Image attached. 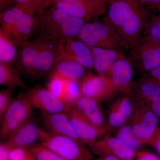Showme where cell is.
Wrapping results in <instances>:
<instances>
[{"instance_id": "6da1fadb", "label": "cell", "mask_w": 160, "mask_h": 160, "mask_svg": "<svg viewBox=\"0 0 160 160\" xmlns=\"http://www.w3.org/2000/svg\"><path fill=\"white\" fill-rule=\"evenodd\" d=\"M150 15L137 0H115L109 4L102 19L131 49L142 37Z\"/></svg>"}, {"instance_id": "7a4b0ae2", "label": "cell", "mask_w": 160, "mask_h": 160, "mask_svg": "<svg viewBox=\"0 0 160 160\" xmlns=\"http://www.w3.org/2000/svg\"><path fill=\"white\" fill-rule=\"evenodd\" d=\"M36 15L39 21L38 31L40 38L56 42L78 36L82 27L87 22L52 6Z\"/></svg>"}, {"instance_id": "3957f363", "label": "cell", "mask_w": 160, "mask_h": 160, "mask_svg": "<svg viewBox=\"0 0 160 160\" xmlns=\"http://www.w3.org/2000/svg\"><path fill=\"white\" fill-rule=\"evenodd\" d=\"M78 39L89 47L122 51L129 49L128 46L110 25L102 19L87 22L82 27Z\"/></svg>"}, {"instance_id": "277c9868", "label": "cell", "mask_w": 160, "mask_h": 160, "mask_svg": "<svg viewBox=\"0 0 160 160\" xmlns=\"http://www.w3.org/2000/svg\"><path fill=\"white\" fill-rule=\"evenodd\" d=\"M39 143L65 160H93L94 158L88 146L69 137L46 132Z\"/></svg>"}, {"instance_id": "5b68a950", "label": "cell", "mask_w": 160, "mask_h": 160, "mask_svg": "<svg viewBox=\"0 0 160 160\" xmlns=\"http://www.w3.org/2000/svg\"><path fill=\"white\" fill-rule=\"evenodd\" d=\"M33 107L25 93H19L7 109L1 121L0 138H7L32 118Z\"/></svg>"}, {"instance_id": "8992f818", "label": "cell", "mask_w": 160, "mask_h": 160, "mask_svg": "<svg viewBox=\"0 0 160 160\" xmlns=\"http://www.w3.org/2000/svg\"><path fill=\"white\" fill-rule=\"evenodd\" d=\"M107 4L105 0H80L74 2L57 3L51 6L62 9L73 17L90 22L106 15Z\"/></svg>"}, {"instance_id": "52a82bcc", "label": "cell", "mask_w": 160, "mask_h": 160, "mask_svg": "<svg viewBox=\"0 0 160 160\" xmlns=\"http://www.w3.org/2000/svg\"><path fill=\"white\" fill-rule=\"evenodd\" d=\"M132 59L140 70L150 72L160 66V43L146 37L131 49Z\"/></svg>"}, {"instance_id": "ba28073f", "label": "cell", "mask_w": 160, "mask_h": 160, "mask_svg": "<svg viewBox=\"0 0 160 160\" xmlns=\"http://www.w3.org/2000/svg\"><path fill=\"white\" fill-rule=\"evenodd\" d=\"M64 59L75 61L87 69L93 68V59L90 47L82 41L73 38L58 41V57L54 65Z\"/></svg>"}, {"instance_id": "9c48e42d", "label": "cell", "mask_w": 160, "mask_h": 160, "mask_svg": "<svg viewBox=\"0 0 160 160\" xmlns=\"http://www.w3.org/2000/svg\"><path fill=\"white\" fill-rule=\"evenodd\" d=\"M33 108L49 113L66 112L72 105L57 97L47 88L38 86L29 89L25 93Z\"/></svg>"}, {"instance_id": "30bf717a", "label": "cell", "mask_w": 160, "mask_h": 160, "mask_svg": "<svg viewBox=\"0 0 160 160\" xmlns=\"http://www.w3.org/2000/svg\"><path fill=\"white\" fill-rule=\"evenodd\" d=\"M79 83L83 96L99 102L109 100L117 92L110 80L105 76L87 72Z\"/></svg>"}, {"instance_id": "8fae6325", "label": "cell", "mask_w": 160, "mask_h": 160, "mask_svg": "<svg viewBox=\"0 0 160 160\" xmlns=\"http://www.w3.org/2000/svg\"><path fill=\"white\" fill-rule=\"evenodd\" d=\"M88 147L93 154L98 157L113 156L121 160L133 159L137 152L118 138L107 134Z\"/></svg>"}, {"instance_id": "7c38bea8", "label": "cell", "mask_w": 160, "mask_h": 160, "mask_svg": "<svg viewBox=\"0 0 160 160\" xmlns=\"http://www.w3.org/2000/svg\"><path fill=\"white\" fill-rule=\"evenodd\" d=\"M66 113L79 139L88 147L107 134V129L95 126L73 106Z\"/></svg>"}, {"instance_id": "4fadbf2b", "label": "cell", "mask_w": 160, "mask_h": 160, "mask_svg": "<svg viewBox=\"0 0 160 160\" xmlns=\"http://www.w3.org/2000/svg\"><path fill=\"white\" fill-rule=\"evenodd\" d=\"M46 132L31 118L3 141L12 148H27L40 142Z\"/></svg>"}, {"instance_id": "5bb4252c", "label": "cell", "mask_w": 160, "mask_h": 160, "mask_svg": "<svg viewBox=\"0 0 160 160\" xmlns=\"http://www.w3.org/2000/svg\"><path fill=\"white\" fill-rule=\"evenodd\" d=\"M134 75L132 66L127 58L119 60L111 66L105 76L111 82L115 91L126 95L132 93V81Z\"/></svg>"}, {"instance_id": "9a60e30c", "label": "cell", "mask_w": 160, "mask_h": 160, "mask_svg": "<svg viewBox=\"0 0 160 160\" xmlns=\"http://www.w3.org/2000/svg\"><path fill=\"white\" fill-rule=\"evenodd\" d=\"M40 118L49 133L69 137L81 142L66 112L49 113L41 112Z\"/></svg>"}, {"instance_id": "2e32d148", "label": "cell", "mask_w": 160, "mask_h": 160, "mask_svg": "<svg viewBox=\"0 0 160 160\" xmlns=\"http://www.w3.org/2000/svg\"><path fill=\"white\" fill-rule=\"evenodd\" d=\"M40 39L39 51L32 76L39 78L51 70L57 58L58 41Z\"/></svg>"}, {"instance_id": "e0dca14e", "label": "cell", "mask_w": 160, "mask_h": 160, "mask_svg": "<svg viewBox=\"0 0 160 160\" xmlns=\"http://www.w3.org/2000/svg\"><path fill=\"white\" fill-rule=\"evenodd\" d=\"M40 46V38L27 41L20 46L17 62L19 71L32 76L37 61Z\"/></svg>"}, {"instance_id": "ac0fdd59", "label": "cell", "mask_w": 160, "mask_h": 160, "mask_svg": "<svg viewBox=\"0 0 160 160\" xmlns=\"http://www.w3.org/2000/svg\"><path fill=\"white\" fill-rule=\"evenodd\" d=\"M72 106L95 126L107 129L105 115L99 102L82 96Z\"/></svg>"}, {"instance_id": "d6986e66", "label": "cell", "mask_w": 160, "mask_h": 160, "mask_svg": "<svg viewBox=\"0 0 160 160\" xmlns=\"http://www.w3.org/2000/svg\"><path fill=\"white\" fill-rule=\"evenodd\" d=\"M93 59V68L98 74L106 76L108 70L116 62L126 58L122 51L90 47Z\"/></svg>"}, {"instance_id": "ffe728a7", "label": "cell", "mask_w": 160, "mask_h": 160, "mask_svg": "<svg viewBox=\"0 0 160 160\" xmlns=\"http://www.w3.org/2000/svg\"><path fill=\"white\" fill-rule=\"evenodd\" d=\"M49 78L58 77L66 80L79 81L86 75V68L72 60L59 61L50 70Z\"/></svg>"}, {"instance_id": "44dd1931", "label": "cell", "mask_w": 160, "mask_h": 160, "mask_svg": "<svg viewBox=\"0 0 160 160\" xmlns=\"http://www.w3.org/2000/svg\"><path fill=\"white\" fill-rule=\"evenodd\" d=\"M39 21L36 15L25 13L17 26L12 39L16 46L19 47L38 31Z\"/></svg>"}, {"instance_id": "7402d4cb", "label": "cell", "mask_w": 160, "mask_h": 160, "mask_svg": "<svg viewBox=\"0 0 160 160\" xmlns=\"http://www.w3.org/2000/svg\"><path fill=\"white\" fill-rule=\"evenodd\" d=\"M132 88L141 101L147 104L160 101V83L149 75L141 78Z\"/></svg>"}, {"instance_id": "603a6c76", "label": "cell", "mask_w": 160, "mask_h": 160, "mask_svg": "<svg viewBox=\"0 0 160 160\" xmlns=\"http://www.w3.org/2000/svg\"><path fill=\"white\" fill-rule=\"evenodd\" d=\"M25 13L26 11L16 5L1 12V29L12 38L17 26Z\"/></svg>"}, {"instance_id": "cb8c5ba5", "label": "cell", "mask_w": 160, "mask_h": 160, "mask_svg": "<svg viewBox=\"0 0 160 160\" xmlns=\"http://www.w3.org/2000/svg\"><path fill=\"white\" fill-rule=\"evenodd\" d=\"M19 72L10 63L0 62V84L7 87L25 88L26 86L21 79Z\"/></svg>"}, {"instance_id": "d4e9b609", "label": "cell", "mask_w": 160, "mask_h": 160, "mask_svg": "<svg viewBox=\"0 0 160 160\" xmlns=\"http://www.w3.org/2000/svg\"><path fill=\"white\" fill-rule=\"evenodd\" d=\"M17 46L11 37L0 28V62L10 63L17 58Z\"/></svg>"}, {"instance_id": "484cf974", "label": "cell", "mask_w": 160, "mask_h": 160, "mask_svg": "<svg viewBox=\"0 0 160 160\" xmlns=\"http://www.w3.org/2000/svg\"><path fill=\"white\" fill-rule=\"evenodd\" d=\"M129 119L126 113L115 101L110 106L108 113L106 129H118L126 124Z\"/></svg>"}, {"instance_id": "4316f807", "label": "cell", "mask_w": 160, "mask_h": 160, "mask_svg": "<svg viewBox=\"0 0 160 160\" xmlns=\"http://www.w3.org/2000/svg\"><path fill=\"white\" fill-rule=\"evenodd\" d=\"M115 137L136 151L145 144L135 135L131 126L128 125H124L117 129Z\"/></svg>"}, {"instance_id": "83f0119b", "label": "cell", "mask_w": 160, "mask_h": 160, "mask_svg": "<svg viewBox=\"0 0 160 160\" xmlns=\"http://www.w3.org/2000/svg\"><path fill=\"white\" fill-rule=\"evenodd\" d=\"M16 6L27 13L36 15L50 7L49 0H15Z\"/></svg>"}, {"instance_id": "f1b7e54d", "label": "cell", "mask_w": 160, "mask_h": 160, "mask_svg": "<svg viewBox=\"0 0 160 160\" xmlns=\"http://www.w3.org/2000/svg\"><path fill=\"white\" fill-rule=\"evenodd\" d=\"M37 160H65L58 155L40 143L27 148Z\"/></svg>"}, {"instance_id": "f546056e", "label": "cell", "mask_w": 160, "mask_h": 160, "mask_svg": "<svg viewBox=\"0 0 160 160\" xmlns=\"http://www.w3.org/2000/svg\"><path fill=\"white\" fill-rule=\"evenodd\" d=\"M143 37H146L160 43V13L150 15L146 23Z\"/></svg>"}, {"instance_id": "4dcf8cb0", "label": "cell", "mask_w": 160, "mask_h": 160, "mask_svg": "<svg viewBox=\"0 0 160 160\" xmlns=\"http://www.w3.org/2000/svg\"><path fill=\"white\" fill-rule=\"evenodd\" d=\"M82 96L79 81L66 80L63 100L72 105Z\"/></svg>"}, {"instance_id": "1f68e13d", "label": "cell", "mask_w": 160, "mask_h": 160, "mask_svg": "<svg viewBox=\"0 0 160 160\" xmlns=\"http://www.w3.org/2000/svg\"><path fill=\"white\" fill-rule=\"evenodd\" d=\"M14 88L8 87L0 92V121L14 99Z\"/></svg>"}, {"instance_id": "d6a6232c", "label": "cell", "mask_w": 160, "mask_h": 160, "mask_svg": "<svg viewBox=\"0 0 160 160\" xmlns=\"http://www.w3.org/2000/svg\"><path fill=\"white\" fill-rule=\"evenodd\" d=\"M66 80L58 77L49 78L47 88L52 94L63 100Z\"/></svg>"}, {"instance_id": "836d02e7", "label": "cell", "mask_w": 160, "mask_h": 160, "mask_svg": "<svg viewBox=\"0 0 160 160\" xmlns=\"http://www.w3.org/2000/svg\"><path fill=\"white\" fill-rule=\"evenodd\" d=\"M8 160H37L27 148H16L12 150Z\"/></svg>"}, {"instance_id": "e575fe53", "label": "cell", "mask_w": 160, "mask_h": 160, "mask_svg": "<svg viewBox=\"0 0 160 160\" xmlns=\"http://www.w3.org/2000/svg\"><path fill=\"white\" fill-rule=\"evenodd\" d=\"M149 12L160 13V0H137Z\"/></svg>"}, {"instance_id": "d590c367", "label": "cell", "mask_w": 160, "mask_h": 160, "mask_svg": "<svg viewBox=\"0 0 160 160\" xmlns=\"http://www.w3.org/2000/svg\"><path fill=\"white\" fill-rule=\"evenodd\" d=\"M13 148L5 141L0 144V160H8L10 152Z\"/></svg>"}, {"instance_id": "8d00e7d4", "label": "cell", "mask_w": 160, "mask_h": 160, "mask_svg": "<svg viewBox=\"0 0 160 160\" xmlns=\"http://www.w3.org/2000/svg\"><path fill=\"white\" fill-rule=\"evenodd\" d=\"M149 144L151 145L160 155V127H158L156 129Z\"/></svg>"}, {"instance_id": "74e56055", "label": "cell", "mask_w": 160, "mask_h": 160, "mask_svg": "<svg viewBox=\"0 0 160 160\" xmlns=\"http://www.w3.org/2000/svg\"><path fill=\"white\" fill-rule=\"evenodd\" d=\"M135 160H160V158L156 155L142 150L137 151Z\"/></svg>"}, {"instance_id": "f35d334b", "label": "cell", "mask_w": 160, "mask_h": 160, "mask_svg": "<svg viewBox=\"0 0 160 160\" xmlns=\"http://www.w3.org/2000/svg\"><path fill=\"white\" fill-rule=\"evenodd\" d=\"M148 106L156 116L160 122V101L151 102L148 104Z\"/></svg>"}, {"instance_id": "ab89813d", "label": "cell", "mask_w": 160, "mask_h": 160, "mask_svg": "<svg viewBox=\"0 0 160 160\" xmlns=\"http://www.w3.org/2000/svg\"><path fill=\"white\" fill-rule=\"evenodd\" d=\"M16 4L15 0H0V11L1 12L10 8L13 4Z\"/></svg>"}, {"instance_id": "60d3db41", "label": "cell", "mask_w": 160, "mask_h": 160, "mask_svg": "<svg viewBox=\"0 0 160 160\" xmlns=\"http://www.w3.org/2000/svg\"><path fill=\"white\" fill-rule=\"evenodd\" d=\"M149 72V75L160 83V66Z\"/></svg>"}, {"instance_id": "b9f144b4", "label": "cell", "mask_w": 160, "mask_h": 160, "mask_svg": "<svg viewBox=\"0 0 160 160\" xmlns=\"http://www.w3.org/2000/svg\"><path fill=\"white\" fill-rule=\"evenodd\" d=\"M93 160H121L113 156L106 155L98 157L97 158H94Z\"/></svg>"}, {"instance_id": "7bdbcfd3", "label": "cell", "mask_w": 160, "mask_h": 160, "mask_svg": "<svg viewBox=\"0 0 160 160\" xmlns=\"http://www.w3.org/2000/svg\"><path fill=\"white\" fill-rule=\"evenodd\" d=\"M50 6H51L55 3L58 2H74L80 0H49Z\"/></svg>"}, {"instance_id": "ee69618b", "label": "cell", "mask_w": 160, "mask_h": 160, "mask_svg": "<svg viewBox=\"0 0 160 160\" xmlns=\"http://www.w3.org/2000/svg\"><path fill=\"white\" fill-rule=\"evenodd\" d=\"M106 2H107L108 4H110V3L112 2L113 1H115V0H105Z\"/></svg>"}, {"instance_id": "f6af8a7d", "label": "cell", "mask_w": 160, "mask_h": 160, "mask_svg": "<svg viewBox=\"0 0 160 160\" xmlns=\"http://www.w3.org/2000/svg\"><path fill=\"white\" fill-rule=\"evenodd\" d=\"M122 160H133V159H124Z\"/></svg>"}]
</instances>
